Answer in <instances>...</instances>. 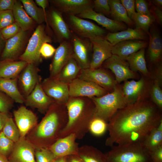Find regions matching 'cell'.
Returning <instances> with one entry per match:
<instances>
[{"label": "cell", "instance_id": "cell-32", "mask_svg": "<svg viewBox=\"0 0 162 162\" xmlns=\"http://www.w3.org/2000/svg\"><path fill=\"white\" fill-rule=\"evenodd\" d=\"M78 155L84 162H109L105 153L90 145L80 147Z\"/></svg>", "mask_w": 162, "mask_h": 162}, {"label": "cell", "instance_id": "cell-43", "mask_svg": "<svg viewBox=\"0 0 162 162\" xmlns=\"http://www.w3.org/2000/svg\"><path fill=\"white\" fill-rule=\"evenodd\" d=\"M93 10L96 12L107 16H110L109 0H93Z\"/></svg>", "mask_w": 162, "mask_h": 162}, {"label": "cell", "instance_id": "cell-55", "mask_svg": "<svg viewBox=\"0 0 162 162\" xmlns=\"http://www.w3.org/2000/svg\"><path fill=\"white\" fill-rule=\"evenodd\" d=\"M67 162H84L78 154H73L66 156Z\"/></svg>", "mask_w": 162, "mask_h": 162}, {"label": "cell", "instance_id": "cell-36", "mask_svg": "<svg viewBox=\"0 0 162 162\" xmlns=\"http://www.w3.org/2000/svg\"><path fill=\"white\" fill-rule=\"evenodd\" d=\"M142 143L150 152L162 146V121L148 135Z\"/></svg>", "mask_w": 162, "mask_h": 162}, {"label": "cell", "instance_id": "cell-18", "mask_svg": "<svg viewBox=\"0 0 162 162\" xmlns=\"http://www.w3.org/2000/svg\"><path fill=\"white\" fill-rule=\"evenodd\" d=\"M49 2L53 7L67 15L77 16L88 10L93 9V0H52Z\"/></svg>", "mask_w": 162, "mask_h": 162}, {"label": "cell", "instance_id": "cell-40", "mask_svg": "<svg viewBox=\"0 0 162 162\" xmlns=\"http://www.w3.org/2000/svg\"><path fill=\"white\" fill-rule=\"evenodd\" d=\"M151 100L160 109L162 108V91L156 81L153 80L150 92Z\"/></svg>", "mask_w": 162, "mask_h": 162}, {"label": "cell", "instance_id": "cell-23", "mask_svg": "<svg viewBox=\"0 0 162 162\" xmlns=\"http://www.w3.org/2000/svg\"><path fill=\"white\" fill-rule=\"evenodd\" d=\"M76 16L82 19L94 21L110 32H116L127 29V26L124 23L110 19L102 14L96 12L93 9L88 10Z\"/></svg>", "mask_w": 162, "mask_h": 162}, {"label": "cell", "instance_id": "cell-33", "mask_svg": "<svg viewBox=\"0 0 162 162\" xmlns=\"http://www.w3.org/2000/svg\"><path fill=\"white\" fill-rule=\"evenodd\" d=\"M81 70L78 64L72 56L55 78L69 84L77 78Z\"/></svg>", "mask_w": 162, "mask_h": 162}, {"label": "cell", "instance_id": "cell-15", "mask_svg": "<svg viewBox=\"0 0 162 162\" xmlns=\"http://www.w3.org/2000/svg\"><path fill=\"white\" fill-rule=\"evenodd\" d=\"M89 39L92 44L90 68H98L112 56L113 46L104 37L96 36Z\"/></svg>", "mask_w": 162, "mask_h": 162}, {"label": "cell", "instance_id": "cell-20", "mask_svg": "<svg viewBox=\"0 0 162 162\" xmlns=\"http://www.w3.org/2000/svg\"><path fill=\"white\" fill-rule=\"evenodd\" d=\"M72 54L71 41H64L60 44L56 49L52 62L50 65V76L56 77L72 56Z\"/></svg>", "mask_w": 162, "mask_h": 162}, {"label": "cell", "instance_id": "cell-42", "mask_svg": "<svg viewBox=\"0 0 162 162\" xmlns=\"http://www.w3.org/2000/svg\"><path fill=\"white\" fill-rule=\"evenodd\" d=\"M36 162H54L56 159L48 148H41L35 151Z\"/></svg>", "mask_w": 162, "mask_h": 162}, {"label": "cell", "instance_id": "cell-50", "mask_svg": "<svg viewBox=\"0 0 162 162\" xmlns=\"http://www.w3.org/2000/svg\"><path fill=\"white\" fill-rule=\"evenodd\" d=\"M153 80L158 82L160 86L162 84V65L160 62L158 63L154 69L153 75L151 77Z\"/></svg>", "mask_w": 162, "mask_h": 162}, {"label": "cell", "instance_id": "cell-9", "mask_svg": "<svg viewBox=\"0 0 162 162\" xmlns=\"http://www.w3.org/2000/svg\"><path fill=\"white\" fill-rule=\"evenodd\" d=\"M65 21L71 31L78 36L90 39L100 36L103 37L106 31L92 22L75 15H67Z\"/></svg>", "mask_w": 162, "mask_h": 162}, {"label": "cell", "instance_id": "cell-38", "mask_svg": "<svg viewBox=\"0 0 162 162\" xmlns=\"http://www.w3.org/2000/svg\"><path fill=\"white\" fill-rule=\"evenodd\" d=\"M2 130L4 135L14 142L20 137L19 129L11 117H9L7 119Z\"/></svg>", "mask_w": 162, "mask_h": 162}, {"label": "cell", "instance_id": "cell-53", "mask_svg": "<svg viewBox=\"0 0 162 162\" xmlns=\"http://www.w3.org/2000/svg\"><path fill=\"white\" fill-rule=\"evenodd\" d=\"M154 12L155 17L158 23L160 25H161L162 23V11L161 8L157 6L155 7L154 8Z\"/></svg>", "mask_w": 162, "mask_h": 162}, {"label": "cell", "instance_id": "cell-30", "mask_svg": "<svg viewBox=\"0 0 162 162\" xmlns=\"http://www.w3.org/2000/svg\"><path fill=\"white\" fill-rule=\"evenodd\" d=\"M145 48L127 57L125 60L128 63L130 69L136 73L139 71L145 77L151 78V74L148 71L145 57Z\"/></svg>", "mask_w": 162, "mask_h": 162}, {"label": "cell", "instance_id": "cell-56", "mask_svg": "<svg viewBox=\"0 0 162 162\" xmlns=\"http://www.w3.org/2000/svg\"><path fill=\"white\" fill-rule=\"evenodd\" d=\"M36 3L40 8H42L44 11L48 4L49 1L47 0H35Z\"/></svg>", "mask_w": 162, "mask_h": 162}, {"label": "cell", "instance_id": "cell-49", "mask_svg": "<svg viewBox=\"0 0 162 162\" xmlns=\"http://www.w3.org/2000/svg\"><path fill=\"white\" fill-rule=\"evenodd\" d=\"M135 8L137 13L143 14H151L148 4L144 0H135Z\"/></svg>", "mask_w": 162, "mask_h": 162}, {"label": "cell", "instance_id": "cell-57", "mask_svg": "<svg viewBox=\"0 0 162 162\" xmlns=\"http://www.w3.org/2000/svg\"><path fill=\"white\" fill-rule=\"evenodd\" d=\"M6 40L3 38L0 32V56L4 48Z\"/></svg>", "mask_w": 162, "mask_h": 162}, {"label": "cell", "instance_id": "cell-48", "mask_svg": "<svg viewBox=\"0 0 162 162\" xmlns=\"http://www.w3.org/2000/svg\"><path fill=\"white\" fill-rule=\"evenodd\" d=\"M56 49L48 43H44L42 45L40 50L42 57L45 58H50L54 54Z\"/></svg>", "mask_w": 162, "mask_h": 162}, {"label": "cell", "instance_id": "cell-34", "mask_svg": "<svg viewBox=\"0 0 162 162\" xmlns=\"http://www.w3.org/2000/svg\"><path fill=\"white\" fill-rule=\"evenodd\" d=\"M110 8V16L113 20L124 22L130 26L134 25L133 22L129 17L126 10L119 0H109Z\"/></svg>", "mask_w": 162, "mask_h": 162}, {"label": "cell", "instance_id": "cell-29", "mask_svg": "<svg viewBox=\"0 0 162 162\" xmlns=\"http://www.w3.org/2000/svg\"><path fill=\"white\" fill-rule=\"evenodd\" d=\"M15 22L24 31H28L34 28L36 23L25 10L20 1L15 3L12 10Z\"/></svg>", "mask_w": 162, "mask_h": 162}, {"label": "cell", "instance_id": "cell-17", "mask_svg": "<svg viewBox=\"0 0 162 162\" xmlns=\"http://www.w3.org/2000/svg\"><path fill=\"white\" fill-rule=\"evenodd\" d=\"M39 70L37 65L28 64L20 73L18 81L20 92L23 97L27 96L36 85L41 82V78L38 74Z\"/></svg>", "mask_w": 162, "mask_h": 162}, {"label": "cell", "instance_id": "cell-28", "mask_svg": "<svg viewBox=\"0 0 162 162\" xmlns=\"http://www.w3.org/2000/svg\"><path fill=\"white\" fill-rule=\"evenodd\" d=\"M148 34L149 41L148 53L149 60L153 63H158L162 53V40L158 31L154 27L150 28Z\"/></svg>", "mask_w": 162, "mask_h": 162}, {"label": "cell", "instance_id": "cell-61", "mask_svg": "<svg viewBox=\"0 0 162 162\" xmlns=\"http://www.w3.org/2000/svg\"><path fill=\"white\" fill-rule=\"evenodd\" d=\"M1 132H0V134Z\"/></svg>", "mask_w": 162, "mask_h": 162}, {"label": "cell", "instance_id": "cell-54", "mask_svg": "<svg viewBox=\"0 0 162 162\" xmlns=\"http://www.w3.org/2000/svg\"><path fill=\"white\" fill-rule=\"evenodd\" d=\"M9 116L8 113L0 112V130H2Z\"/></svg>", "mask_w": 162, "mask_h": 162}, {"label": "cell", "instance_id": "cell-26", "mask_svg": "<svg viewBox=\"0 0 162 162\" xmlns=\"http://www.w3.org/2000/svg\"><path fill=\"white\" fill-rule=\"evenodd\" d=\"M146 34L141 29L128 28L116 32H109L104 38L114 46L123 41L134 40H143L147 38Z\"/></svg>", "mask_w": 162, "mask_h": 162}, {"label": "cell", "instance_id": "cell-25", "mask_svg": "<svg viewBox=\"0 0 162 162\" xmlns=\"http://www.w3.org/2000/svg\"><path fill=\"white\" fill-rule=\"evenodd\" d=\"M147 42L142 40H130L120 42L113 46L112 53L125 60L129 56L145 48Z\"/></svg>", "mask_w": 162, "mask_h": 162}, {"label": "cell", "instance_id": "cell-27", "mask_svg": "<svg viewBox=\"0 0 162 162\" xmlns=\"http://www.w3.org/2000/svg\"><path fill=\"white\" fill-rule=\"evenodd\" d=\"M28 64L22 60H0V78H18L21 72Z\"/></svg>", "mask_w": 162, "mask_h": 162}, {"label": "cell", "instance_id": "cell-3", "mask_svg": "<svg viewBox=\"0 0 162 162\" xmlns=\"http://www.w3.org/2000/svg\"><path fill=\"white\" fill-rule=\"evenodd\" d=\"M47 113L37 129L36 135L39 138L52 142L59 139V135L68 121L65 104L55 102L47 110Z\"/></svg>", "mask_w": 162, "mask_h": 162}, {"label": "cell", "instance_id": "cell-24", "mask_svg": "<svg viewBox=\"0 0 162 162\" xmlns=\"http://www.w3.org/2000/svg\"><path fill=\"white\" fill-rule=\"evenodd\" d=\"M13 113L20 137H24L29 130L36 124L37 117L32 111L23 106L14 110Z\"/></svg>", "mask_w": 162, "mask_h": 162}, {"label": "cell", "instance_id": "cell-22", "mask_svg": "<svg viewBox=\"0 0 162 162\" xmlns=\"http://www.w3.org/2000/svg\"><path fill=\"white\" fill-rule=\"evenodd\" d=\"M41 83L37 84L31 93L26 97L24 103L27 106L37 108L44 112L55 101L45 93Z\"/></svg>", "mask_w": 162, "mask_h": 162}, {"label": "cell", "instance_id": "cell-8", "mask_svg": "<svg viewBox=\"0 0 162 162\" xmlns=\"http://www.w3.org/2000/svg\"><path fill=\"white\" fill-rule=\"evenodd\" d=\"M46 27H50L54 38L60 44L64 41H71L73 33L63 17V13L53 7L46 13Z\"/></svg>", "mask_w": 162, "mask_h": 162}, {"label": "cell", "instance_id": "cell-52", "mask_svg": "<svg viewBox=\"0 0 162 162\" xmlns=\"http://www.w3.org/2000/svg\"><path fill=\"white\" fill-rule=\"evenodd\" d=\"M151 162H162V146L150 152Z\"/></svg>", "mask_w": 162, "mask_h": 162}, {"label": "cell", "instance_id": "cell-51", "mask_svg": "<svg viewBox=\"0 0 162 162\" xmlns=\"http://www.w3.org/2000/svg\"><path fill=\"white\" fill-rule=\"evenodd\" d=\"M16 0H0V11L12 10Z\"/></svg>", "mask_w": 162, "mask_h": 162}, {"label": "cell", "instance_id": "cell-12", "mask_svg": "<svg viewBox=\"0 0 162 162\" xmlns=\"http://www.w3.org/2000/svg\"><path fill=\"white\" fill-rule=\"evenodd\" d=\"M71 41L72 57L81 70L90 68L92 54V44L90 40L78 36L73 33Z\"/></svg>", "mask_w": 162, "mask_h": 162}, {"label": "cell", "instance_id": "cell-60", "mask_svg": "<svg viewBox=\"0 0 162 162\" xmlns=\"http://www.w3.org/2000/svg\"><path fill=\"white\" fill-rule=\"evenodd\" d=\"M0 162H9L7 158L0 154Z\"/></svg>", "mask_w": 162, "mask_h": 162}, {"label": "cell", "instance_id": "cell-39", "mask_svg": "<svg viewBox=\"0 0 162 162\" xmlns=\"http://www.w3.org/2000/svg\"><path fill=\"white\" fill-rule=\"evenodd\" d=\"M107 127L108 122L101 118L94 117L90 123L89 131L94 136H100L107 130Z\"/></svg>", "mask_w": 162, "mask_h": 162}, {"label": "cell", "instance_id": "cell-41", "mask_svg": "<svg viewBox=\"0 0 162 162\" xmlns=\"http://www.w3.org/2000/svg\"><path fill=\"white\" fill-rule=\"evenodd\" d=\"M15 142L1 132L0 134V154L8 158L14 148Z\"/></svg>", "mask_w": 162, "mask_h": 162}, {"label": "cell", "instance_id": "cell-21", "mask_svg": "<svg viewBox=\"0 0 162 162\" xmlns=\"http://www.w3.org/2000/svg\"><path fill=\"white\" fill-rule=\"evenodd\" d=\"M9 162H36L35 150L25 137H20L8 158Z\"/></svg>", "mask_w": 162, "mask_h": 162}, {"label": "cell", "instance_id": "cell-1", "mask_svg": "<svg viewBox=\"0 0 162 162\" xmlns=\"http://www.w3.org/2000/svg\"><path fill=\"white\" fill-rule=\"evenodd\" d=\"M162 121L161 110L149 99L136 102L118 110L108 122L107 146L143 142Z\"/></svg>", "mask_w": 162, "mask_h": 162}, {"label": "cell", "instance_id": "cell-46", "mask_svg": "<svg viewBox=\"0 0 162 162\" xmlns=\"http://www.w3.org/2000/svg\"><path fill=\"white\" fill-rule=\"evenodd\" d=\"M14 101L0 90V112L8 113L12 107Z\"/></svg>", "mask_w": 162, "mask_h": 162}, {"label": "cell", "instance_id": "cell-5", "mask_svg": "<svg viewBox=\"0 0 162 162\" xmlns=\"http://www.w3.org/2000/svg\"><path fill=\"white\" fill-rule=\"evenodd\" d=\"M105 153L109 162H151L150 152L142 142L113 146Z\"/></svg>", "mask_w": 162, "mask_h": 162}, {"label": "cell", "instance_id": "cell-44", "mask_svg": "<svg viewBox=\"0 0 162 162\" xmlns=\"http://www.w3.org/2000/svg\"><path fill=\"white\" fill-rule=\"evenodd\" d=\"M21 29L18 24L15 22L0 30V32L4 39L6 40L15 36Z\"/></svg>", "mask_w": 162, "mask_h": 162}, {"label": "cell", "instance_id": "cell-59", "mask_svg": "<svg viewBox=\"0 0 162 162\" xmlns=\"http://www.w3.org/2000/svg\"><path fill=\"white\" fill-rule=\"evenodd\" d=\"M153 3L157 7L161 8L162 6V0H154L153 1Z\"/></svg>", "mask_w": 162, "mask_h": 162}, {"label": "cell", "instance_id": "cell-7", "mask_svg": "<svg viewBox=\"0 0 162 162\" xmlns=\"http://www.w3.org/2000/svg\"><path fill=\"white\" fill-rule=\"evenodd\" d=\"M152 83L143 76L137 81H124L122 90L127 105L149 99Z\"/></svg>", "mask_w": 162, "mask_h": 162}, {"label": "cell", "instance_id": "cell-19", "mask_svg": "<svg viewBox=\"0 0 162 162\" xmlns=\"http://www.w3.org/2000/svg\"><path fill=\"white\" fill-rule=\"evenodd\" d=\"M75 136L73 134L59 138L51 145L48 148L56 158L78 154L79 148V144L76 142Z\"/></svg>", "mask_w": 162, "mask_h": 162}, {"label": "cell", "instance_id": "cell-16", "mask_svg": "<svg viewBox=\"0 0 162 162\" xmlns=\"http://www.w3.org/2000/svg\"><path fill=\"white\" fill-rule=\"evenodd\" d=\"M102 64L104 68L109 69L114 73L115 80L118 84L129 79L137 78L136 73L130 69L127 61L116 55L112 54Z\"/></svg>", "mask_w": 162, "mask_h": 162}, {"label": "cell", "instance_id": "cell-37", "mask_svg": "<svg viewBox=\"0 0 162 162\" xmlns=\"http://www.w3.org/2000/svg\"><path fill=\"white\" fill-rule=\"evenodd\" d=\"M154 20V16L152 14H143L136 12L132 21L136 28L141 29L148 34L149 28Z\"/></svg>", "mask_w": 162, "mask_h": 162}, {"label": "cell", "instance_id": "cell-14", "mask_svg": "<svg viewBox=\"0 0 162 162\" xmlns=\"http://www.w3.org/2000/svg\"><path fill=\"white\" fill-rule=\"evenodd\" d=\"M77 78L93 82L111 92L113 91L118 83L106 70L99 68L82 69Z\"/></svg>", "mask_w": 162, "mask_h": 162}, {"label": "cell", "instance_id": "cell-4", "mask_svg": "<svg viewBox=\"0 0 162 162\" xmlns=\"http://www.w3.org/2000/svg\"><path fill=\"white\" fill-rule=\"evenodd\" d=\"M91 98L95 105L94 117L101 118L107 122L118 110L127 106L122 87L118 83L110 93Z\"/></svg>", "mask_w": 162, "mask_h": 162}, {"label": "cell", "instance_id": "cell-58", "mask_svg": "<svg viewBox=\"0 0 162 162\" xmlns=\"http://www.w3.org/2000/svg\"><path fill=\"white\" fill-rule=\"evenodd\" d=\"M54 162H67L66 156L56 158Z\"/></svg>", "mask_w": 162, "mask_h": 162}, {"label": "cell", "instance_id": "cell-13", "mask_svg": "<svg viewBox=\"0 0 162 162\" xmlns=\"http://www.w3.org/2000/svg\"><path fill=\"white\" fill-rule=\"evenodd\" d=\"M41 84L47 96L58 104H66L70 98L68 84L50 76L44 79Z\"/></svg>", "mask_w": 162, "mask_h": 162}, {"label": "cell", "instance_id": "cell-47", "mask_svg": "<svg viewBox=\"0 0 162 162\" xmlns=\"http://www.w3.org/2000/svg\"><path fill=\"white\" fill-rule=\"evenodd\" d=\"M120 1L125 8L128 16L132 21L136 13L135 11V0H121Z\"/></svg>", "mask_w": 162, "mask_h": 162}, {"label": "cell", "instance_id": "cell-6", "mask_svg": "<svg viewBox=\"0 0 162 162\" xmlns=\"http://www.w3.org/2000/svg\"><path fill=\"white\" fill-rule=\"evenodd\" d=\"M44 24L38 25L29 38L26 49L19 59L28 64L37 65L42 61L40 50L44 43H51L52 39Z\"/></svg>", "mask_w": 162, "mask_h": 162}, {"label": "cell", "instance_id": "cell-11", "mask_svg": "<svg viewBox=\"0 0 162 162\" xmlns=\"http://www.w3.org/2000/svg\"><path fill=\"white\" fill-rule=\"evenodd\" d=\"M69 94L71 97H100L108 93L97 84L78 78L68 84Z\"/></svg>", "mask_w": 162, "mask_h": 162}, {"label": "cell", "instance_id": "cell-45", "mask_svg": "<svg viewBox=\"0 0 162 162\" xmlns=\"http://www.w3.org/2000/svg\"><path fill=\"white\" fill-rule=\"evenodd\" d=\"M15 22L12 10L0 11V30Z\"/></svg>", "mask_w": 162, "mask_h": 162}, {"label": "cell", "instance_id": "cell-31", "mask_svg": "<svg viewBox=\"0 0 162 162\" xmlns=\"http://www.w3.org/2000/svg\"><path fill=\"white\" fill-rule=\"evenodd\" d=\"M18 78L8 79L0 78V90L11 98L14 101L22 104L25 98L19 89Z\"/></svg>", "mask_w": 162, "mask_h": 162}, {"label": "cell", "instance_id": "cell-2", "mask_svg": "<svg viewBox=\"0 0 162 162\" xmlns=\"http://www.w3.org/2000/svg\"><path fill=\"white\" fill-rule=\"evenodd\" d=\"M65 105L68 121L59 138L73 134L77 139H81L89 131L90 123L94 117V103L90 98L70 97Z\"/></svg>", "mask_w": 162, "mask_h": 162}, {"label": "cell", "instance_id": "cell-10", "mask_svg": "<svg viewBox=\"0 0 162 162\" xmlns=\"http://www.w3.org/2000/svg\"><path fill=\"white\" fill-rule=\"evenodd\" d=\"M29 31L21 29L16 35L6 40L0 60L16 61L24 52L29 39Z\"/></svg>", "mask_w": 162, "mask_h": 162}, {"label": "cell", "instance_id": "cell-35", "mask_svg": "<svg viewBox=\"0 0 162 162\" xmlns=\"http://www.w3.org/2000/svg\"><path fill=\"white\" fill-rule=\"evenodd\" d=\"M28 15L39 25L46 22L47 24L46 13L42 8L38 7L32 0H20Z\"/></svg>", "mask_w": 162, "mask_h": 162}]
</instances>
